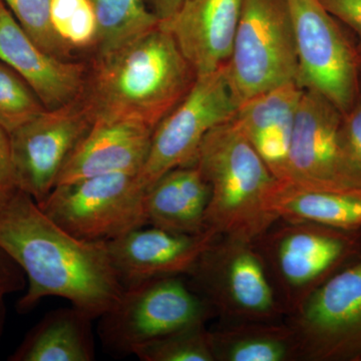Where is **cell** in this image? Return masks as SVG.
Masks as SVG:
<instances>
[{"label":"cell","mask_w":361,"mask_h":361,"mask_svg":"<svg viewBox=\"0 0 361 361\" xmlns=\"http://www.w3.org/2000/svg\"><path fill=\"white\" fill-rule=\"evenodd\" d=\"M0 245L27 279L18 310H32L45 297H61L97 319L122 296L106 242L78 239L18 191L0 209Z\"/></svg>","instance_id":"6da1fadb"},{"label":"cell","mask_w":361,"mask_h":361,"mask_svg":"<svg viewBox=\"0 0 361 361\" xmlns=\"http://www.w3.org/2000/svg\"><path fill=\"white\" fill-rule=\"evenodd\" d=\"M197 73L160 25L92 56L80 99L94 121H133L152 129L184 99Z\"/></svg>","instance_id":"7a4b0ae2"},{"label":"cell","mask_w":361,"mask_h":361,"mask_svg":"<svg viewBox=\"0 0 361 361\" xmlns=\"http://www.w3.org/2000/svg\"><path fill=\"white\" fill-rule=\"evenodd\" d=\"M195 165L211 188L207 228L254 242L278 219L269 202L279 180L233 118L207 134Z\"/></svg>","instance_id":"3957f363"},{"label":"cell","mask_w":361,"mask_h":361,"mask_svg":"<svg viewBox=\"0 0 361 361\" xmlns=\"http://www.w3.org/2000/svg\"><path fill=\"white\" fill-rule=\"evenodd\" d=\"M286 316L361 254V230L277 219L254 241Z\"/></svg>","instance_id":"277c9868"},{"label":"cell","mask_w":361,"mask_h":361,"mask_svg":"<svg viewBox=\"0 0 361 361\" xmlns=\"http://www.w3.org/2000/svg\"><path fill=\"white\" fill-rule=\"evenodd\" d=\"M187 276L195 292L227 322H278L286 316L254 242L220 236Z\"/></svg>","instance_id":"5b68a950"},{"label":"cell","mask_w":361,"mask_h":361,"mask_svg":"<svg viewBox=\"0 0 361 361\" xmlns=\"http://www.w3.org/2000/svg\"><path fill=\"white\" fill-rule=\"evenodd\" d=\"M183 277L158 278L125 288L115 305L99 318L104 350L116 356L135 355L149 342L215 316Z\"/></svg>","instance_id":"8992f818"},{"label":"cell","mask_w":361,"mask_h":361,"mask_svg":"<svg viewBox=\"0 0 361 361\" xmlns=\"http://www.w3.org/2000/svg\"><path fill=\"white\" fill-rule=\"evenodd\" d=\"M298 56L285 0H244L226 78L238 104L297 82Z\"/></svg>","instance_id":"52a82bcc"},{"label":"cell","mask_w":361,"mask_h":361,"mask_svg":"<svg viewBox=\"0 0 361 361\" xmlns=\"http://www.w3.org/2000/svg\"><path fill=\"white\" fill-rule=\"evenodd\" d=\"M290 14L297 56V82L348 113L360 97V54L341 23L320 0H285Z\"/></svg>","instance_id":"ba28073f"},{"label":"cell","mask_w":361,"mask_h":361,"mask_svg":"<svg viewBox=\"0 0 361 361\" xmlns=\"http://www.w3.org/2000/svg\"><path fill=\"white\" fill-rule=\"evenodd\" d=\"M145 191L135 173H116L58 185L39 206L78 239L109 242L148 225Z\"/></svg>","instance_id":"9c48e42d"},{"label":"cell","mask_w":361,"mask_h":361,"mask_svg":"<svg viewBox=\"0 0 361 361\" xmlns=\"http://www.w3.org/2000/svg\"><path fill=\"white\" fill-rule=\"evenodd\" d=\"M237 110L225 66L197 77L184 99L153 130L148 156L137 174L142 189L146 191L174 169L195 165L204 137L232 120Z\"/></svg>","instance_id":"30bf717a"},{"label":"cell","mask_w":361,"mask_h":361,"mask_svg":"<svg viewBox=\"0 0 361 361\" xmlns=\"http://www.w3.org/2000/svg\"><path fill=\"white\" fill-rule=\"evenodd\" d=\"M287 323L299 360L361 361V254L287 316Z\"/></svg>","instance_id":"8fae6325"},{"label":"cell","mask_w":361,"mask_h":361,"mask_svg":"<svg viewBox=\"0 0 361 361\" xmlns=\"http://www.w3.org/2000/svg\"><path fill=\"white\" fill-rule=\"evenodd\" d=\"M92 123L80 97L61 108L44 111L11 133L18 189L42 205L58 185L66 161Z\"/></svg>","instance_id":"7c38bea8"},{"label":"cell","mask_w":361,"mask_h":361,"mask_svg":"<svg viewBox=\"0 0 361 361\" xmlns=\"http://www.w3.org/2000/svg\"><path fill=\"white\" fill-rule=\"evenodd\" d=\"M341 118V111L329 99L304 90L282 182L310 189H361L342 160L338 140Z\"/></svg>","instance_id":"4fadbf2b"},{"label":"cell","mask_w":361,"mask_h":361,"mask_svg":"<svg viewBox=\"0 0 361 361\" xmlns=\"http://www.w3.org/2000/svg\"><path fill=\"white\" fill-rule=\"evenodd\" d=\"M220 235L213 229L183 234L146 226L106 242L123 288L171 276H187L203 252Z\"/></svg>","instance_id":"5bb4252c"},{"label":"cell","mask_w":361,"mask_h":361,"mask_svg":"<svg viewBox=\"0 0 361 361\" xmlns=\"http://www.w3.org/2000/svg\"><path fill=\"white\" fill-rule=\"evenodd\" d=\"M0 61L30 85L47 110L78 99L87 65L51 56L35 44L0 0Z\"/></svg>","instance_id":"9a60e30c"},{"label":"cell","mask_w":361,"mask_h":361,"mask_svg":"<svg viewBox=\"0 0 361 361\" xmlns=\"http://www.w3.org/2000/svg\"><path fill=\"white\" fill-rule=\"evenodd\" d=\"M244 0H186L167 20L171 33L197 77L223 68L231 56Z\"/></svg>","instance_id":"2e32d148"},{"label":"cell","mask_w":361,"mask_h":361,"mask_svg":"<svg viewBox=\"0 0 361 361\" xmlns=\"http://www.w3.org/2000/svg\"><path fill=\"white\" fill-rule=\"evenodd\" d=\"M153 130L133 121H94L66 161L58 185L116 173L139 174Z\"/></svg>","instance_id":"e0dca14e"},{"label":"cell","mask_w":361,"mask_h":361,"mask_svg":"<svg viewBox=\"0 0 361 361\" xmlns=\"http://www.w3.org/2000/svg\"><path fill=\"white\" fill-rule=\"evenodd\" d=\"M303 92L296 82L280 85L242 104L233 118L280 182L286 176L292 132Z\"/></svg>","instance_id":"ac0fdd59"},{"label":"cell","mask_w":361,"mask_h":361,"mask_svg":"<svg viewBox=\"0 0 361 361\" xmlns=\"http://www.w3.org/2000/svg\"><path fill=\"white\" fill-rule=\"evenodd\" d=\"M211 188L197 165L166 173L146 190L145 213L148 225L183 234L206 231Z\"/></svg>","instance_id":"d6986e66"},{"label":"cell","mask_w":361,"mask_h":361,"mask_svg":"<svg viewBox=\"0 0 361 361\" xmlns=\"http://www.w3.org/2000/svg\"><path fill=\"white\" fill-rule=\"evenodd\" d=\"M92 320L73 305L52 310L28 331L8 360H94Z\"/></svg>","instance_id":"ffe728a7"},{"label":"cell","mask_w":361,"mask_h":361,"mask_svg":"<svg viewBox=\"0 0 361 361\" xmlns=\"http://www.w3.org/2000/svg\"><path fill=\"white\" fill-rule=\"evenodd\" d=\"M269 209L278 219L308 221L349 231L361 230V189H310L279 180Z\"/></svg>","instance_id":"44dd1931"},{"label":"cell","mask_w":361,"mask_h":361,"mask_svg":"<svg viewBox=\"0 0 361 361\" xmlns=\"http://www.w3.org/2000/svg\"><path fill=\"white\" fill-rule=\"evenodd\" d=\"M215 361H296L299 348L288 323L228 322L211 331Z\"/></svg>","instance_id":"7402d4cb"},{"label":"cell","mask_w":361,"mask_h":361,"mask_svg":"<svg viewBox=\"0 0 361 361\" xmlns=\"http://www.w3.org/2000/svg\"><path fill=\"white\" fill-rule=\"evenodd\" d=\"M99 25V39L92 56L127 44L160 25L145 0H90Z\"/></svg>","instance_id":"603a6c76"},{"label":"cell","mask_w":361,"mask_h":361,"mask_svg":"<svg viewBox=\"0 0 361 361\" xmlns=\"http://www.w3.org/2000/svg\"><path fill=\"white\" fill-rule=\"evenodd\" d=\"M51 20L56 37L73 54H94L99 25L90 0H51Z\"/></svg>","instance_id":"cb8c5ba5"},{"label":"cell","mask_w":361,"mask_h":361,"mask_svg":"<svg viewBox=\"0 0 361 361\" xmlns=\"http://www.w3.org/2000/svg\"><path fill=\"white\" fill-rule=\"evenodd\" d=\"M142 361H215L206 323L192 325L149 342L135 355Z\"/></svg>","instance_id":"d4e9b609"},{"label":"cell","mask_w":361,"mask_h":361,"mask_svg":"<svg viewBox=\"0 0 361 361\" xmlns=\"http://www.w3.org/2000/svg\"><path fill=\"white\" fill-rule=\"evenodd\" d=\"M44 111L30 85L0 61V126L11 134Z\"/></svg>","instance_id":"484cf974"},{"label":"cell","mask_w":361,"mask_h":361,"mask_svg":"<svg viewBox=\"0 0 361 361\" xmlns=\"http://www.w3.org/2000/svg\"><path fill=\"white\" fill-rule=\"evenodd\" d=\"M23 30L44 51L73 61V54L56 37L51 20V0H2Z\"/></svg>","instance_id":"4316f807"},{"label":"cell","mask_w":361,"mask_h":361,"mask_svg":"<svg viewBox=\"0 0 361 361\" xmlns=\"http://www.w3.org/2000/svg\"><path fill=\"white\" fill-rule=\"evenodd\" d=\"M338 140L344 166L361 187V94L353 108L342 115Z\"/></svg>","instance_id":"83f0119b"},{"label":"cell","mask_w":361,"mask_h":361,"mask_svg":"<svg viewBox=\"0 0 361 361\" xmlns=\"http://www.w3.org/2000/svg\"><path fill=\"white\" fill-rule=\"evenodd\" d=\"M18 191L11 157V135L0 126V209Z\"/></svg>","instance_id":"f1b7e54d"},{"label":"cell","mask_w":361,"mask_h":361,"mask_svg":"<svg viewBox=\"0 0 361 361\" xmlns=\"http://www.w3.org/2000/svg\"><path fill=\"white\" fill-rule=\"evenodd\" d=\"M323 6L345 25L357 39L358 51L361 56V0H320Z\"/></svg>","instance_id":"f546056e"},{"label":"cell","mask_w":361,"mask_h":361,"mask_svg":"<svg viewBox=\"0 0 361 361\" xmlns=\"http://www.w3.org/2000/svg\"><path fill=\"white\" fill-rule=\"evenodd\" d=\"M26 277L20 266L0 245V296L25 289Z\"/></svg>","instance_id":"4dcf8cb0"},{"label":"cell","mask_w":361,"mask_h":361,"mask_svg":"<svg viewBox=\"0 0 361 361\" xmlns=\"http://www.w3.org/2000/svg\"><path fill=\"white\" fill-rule=\"evenodd\" d=\"M145 1L149 11L161 21L173 16L186 0H145Z\"/></svg>","instance_id":"1f68e13d"},{"label":"cell","mask_w":361,"mask_h":361,"mask_svg":"<svg viewBox=\"0 0 361 361\" xmlns=\"http://www.w3.org/2000/svg\"><path fill=\"white\" fill-rule=\"evenodd\" d=\"M4 298L6 296H0V338H1L6 320V306Z\"/></svg>","instance_id":"d6a6232c"},{"label":"cell","mask_w":361,"mask_h":361,"mask_svg":"<svg viewBox=\"0 0 361 361\" xmlns=\"http://www.w3.org/2000/svg\"><path fill=\"white\" fill-rule=\"evenodd\" d=\"M361 58V56H360ZM360 94H361V59H360Z\"/></svg>","instance_id":"836d02e7"}]
</instances>
